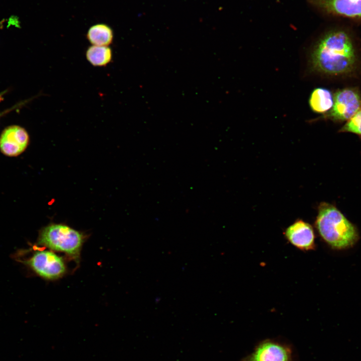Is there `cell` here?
Wrapping results in <instances>:
<instances>
[{"mask_svg":"<svg viewBox=\"0 0 361 361\" xmlns=\"http://www.w3.org/2000/svg\"><path fill=\"white\" fill-rule=\"evenodd\" d=\"M361 107V94L356 87L337 90L333 95L331 109L323 116L336 122L347 121Z\"/></svg>","mask_w":361,"mask_h":361,"instance_id":"4","label":"cell"},{"mask_svg":"<svg viewBox=\"0 0 361 361\" xmlns=\"http://www.w3.org/2000/svg\"><path fill=\"white\" fill-rule=\"evenodd\" d=\"M311 61L316 71L335 77L353 76L360 65L353 40L343 30L330 32L322 38L312 52Z\"/></svg>","mask_w":361,"mask_h":361,"instance_id":"1","label":"cell"},{"mask_svg":"<svg viewBox=\"0 0 361 361\" xmlns=\"http://www.w3.org/2000/svg\"><path fill=\"white\" fill-rule=\"evenodd\" d=\"M88 62L95 67H105L112 59V51L109 46L92 45L85 53Z\"/></svg>","mask_w":361,"mask_h":361,"instance_id":"12","label":"cell"},{"mask_svg":"<svg viewBox=\"0 0 361 361\" xmlns=\"http://www.w3.org/2000/svg\"><path fill=\"white\" fill-rule=\"evenodd\" d=\"M284 235L290 244L300 250L308 251L315 248L313 228L302 220H297L288 227Z\"/></svg>","mask_w":361,"mask_h":361,"instance_id":"7","label":"cell"},{"mask_svg":"<svg viewBox=\"0 0 361 361\" xmlns=\"http://www.w3.org/2000/svg\"><path fill=\"white\" fill-rule=\"evenodd\" d=\"M87 38L92 45L109 46L112 43L113 33L108 25L99 24L90 28Z\"/></svg>","mask_w":361,"mask_h":361,"instance_id":"11","label":"cell"},{"mask_svg":"<svg viewBox=\"0 0 361 361\" xmlns=\"http://www.w3.org/2000/svg\"><path fill=\"white\" fill-rule=\"evenodd\" d=\"M84 240L83 235L64 224L51 223L40 232L39 243L51 250L77 258Z\"/></svg>","mask_w":361,"mask_h":361,"instance_id":"3","label":"cell"},{"mask_svg":"<svg viewBox=\"0 0 361 361\" xmlns=\"http://www.w3.org/2000/svg\"><path fill=\"white\" fill-rule=\"evenodd\" d=\"M29 136L23 128L16 125L6 128L0 137V149L5 155L16 156L27 147Z\"/></svg>","mask_w":361,"mask_h":361,"instance_id":"8","label":"cell"},{"mask_svg":"<svg viewBox=\"0 0 361 361\" xmlns=\"http://www.w3.org/2000/svg\"><path fill=\"white\" fill-rule=\"evenodd\" d=\"M243 361H293L292 352L288 345L268 339L260 342Z\"/></svg>","mask_w":361,"mask_h":361,"instance_id":"6","label":"cell"},{"mask_svg":"<svg viewBox=\"0 0 361 361\" xmlns=\"http://www.w3.org/2000/svg\"><path fill=\"white\" fill-rule=\"evenodd\" d=\"M339 132L352 133L361 138V107L341 127Z\"/></svg>","mask_w":361,"mask_h":361,"instance_id":"13","label":"cell"},{"mask_svg":"<svg viewBox=\"0 0 361 361\" xmlns=\"http://www.w3.org/2000/svg\"><path fill=\"white\" fill-rule=\"evenodd\" d=\"M309 102L313 111L318 113H325L328 112L333 106V95L327 89L316 88L311 93Z\"/></svg>","mask_w":361,"mask_h":361,"instance_id":"10","label":"cell"},{"mask_svg":"<svg viewBox=\"0 0 361 361\" xmlns=\"http://www.w3.org/2000/svg\"><path fill=\"white\" fill-rule=\"evenodd\" d=\"M27 263L38 274L49 279H57L66 271L63 259L50 251L36 252Z\"/></svg>","mask_w":361,"mask_h":361,"instance_id":"5","label":"cell"},{"mask_svg":"<svg viewBox=\"0 0 361 361\" xmlns=\"http://www.w3.org/2000/svg\"><path fill=\"white\" fill-rule=\"evenodd\" d=\"M316 4L327 12L336 15L361 17V0H317Z\"/></svg>","mask_w":361,"mask_h":361,"instance_id":"9","label":"cell"},{"mask_svg":"<svg viewBox=\"0 0 361 361\" xmlns=\"http://www.w3.org/2000/svg\"><path fill=\"white\" fill-rule=\"evenodd\" d=\"M314 224L322 239L333 249L349 248L359 239L355 226L331 204H319Z\"/></svg>","mask_w":361,"mask_h":361,"instance_id":"2","label":"cell"}]
</instances>
